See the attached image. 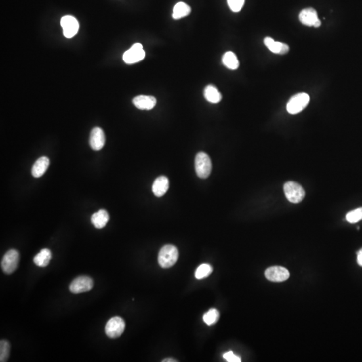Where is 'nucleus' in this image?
<instances>
[{
	"label": "nucleus",
	"instance_id": "1",
	"mask_svg": "<svg viewBox=\"0 0 362 362\" xmlns=\"http://www.w3.org/2000/svg\"><path fill=\"white\" fill-rule=\"evenodd\" d=\"M179 252L177 247L172 245H166L159 251L158 261L163 268L172 267L178 260Z\"/></svg>",
	"mask_w": 362,
	"mask_h": 362
},
{
	"label": "nucleus",
	"instance_id": "2",
	"mask_svg": "<svg viewBox=\"0 0 362 362\" xmlns=\"http://www.w3.org/2000/svg\"><path fill=\"white\" fill-rule=\"evenodd\" d=\"M286 198L292 203H299L305 197V190L297 182L289 181L283 187Z\"/></svg>",
	"mask_w": 362,
	"mask_h": 362
},
{
	"label": "nucleus",
	"instance_id": "3",
	"mask_svg": "<svg viewBox=\"0 0 362 362\" xmlns=\"http://www.w3.org/2000/svg\"><path fill=\"white\" fill-rule=\"evenodd\" d=\"M195 166L196 173L201 179H207L212 171V163L210 157L205 152H199L196 155Z\"/></svg>",
	"mask_w": 362,
	"mask_h": 362
},
{
	"label": "nucleus",
	"instance_id": "4",
	"mask_svg": "<svg viewBox=\"0 0 362 362\" xmlns=\"http://www.w3.org/2000/svg\"><path fill=\"white\" fill-rule=\"evenodd\" d=\"M310 97L306 93H299L293 95L287 104V110L289 114H297L302 112L309 104Z\"/></svg>",
	"mask_w": 362,
	"mask_h": 362
},
{
	"label": "nucleus",
	"instance_id": "5",
	"mask_svg": "<svg viewBox=\"0 0 362 362\" xmlns=\"http://www.w3.org/2000/svg\"><path fill=\"white\" fill-rule=\"evenodd\" d=\"M125 323L122 318L114 317L111 318L105 327V332L110 338L115 339L121 336L124 331Z\"/></svg>",
	"mask_w": 362,
	"mask_h": 362
},
{
	"label": "nucleus",
	"instance_id": "6",
	"mask_svg": "<svg viewBox=\"0 0 362 362\" xmlns=\"http://www.w3.org/2000/svg\"><path fill=\"white\" fill-rule=\"evenodd\" d=\"M20 261V253L16 249H10L5 253L1 261V268L7 274H12L16 271Z\"/></svg>",
	"mask_w": 362,
	"mask_h": 362
},
{
	"label": "nucleus",
	"instance_id": "7",
	"mask_svg": "<svg viewBox=\"0 0 362 362\" xmlns=\"http://www.w3.org/2000/svg\"><path fill=\"white\" fill-rule=\"evenodd\" d=\"M94 285L93 279L87 276H81L72 281L69 286L70 292L74 294L87 292L92 289Z\"/></svg>",
	"mask_w": 362,
	"mask_h": 362
},
{
	"label": "nucleus",
	"instance_id": "8",
	"mask_svg": "<svg viewBox=\"0 0 362 362\" xmlns=\"http://www.w3.org/2000/svg\"><path fill=\"white\" fill-rule=\"evenodd\" d=\"M299 19L302 24L309 27L313 26L315 28H319L321 25L317 11L312 7L302 9L299 13Z\"/></svg>",
	"mask_w": 362,
	"mask_h": 362
},
{
	"label": "nucleus",
	"instance_id": "9",
	"mask_svg": "<svg viewBox=\"0 0 362 362\" xmlns=\"http://www.w3.org/2000/svg\"><path fill=\"white\" fill-rule=\"evenodd\" d=\"M145 51L142 44L136 43L123 54V59L125 63L134 64L145 58Z\"/></svg>",
	"mask_w": 362,
	"mask_h": 362
},
{
	"label": "nucleus",
	"instance_id": "10",
	"mask_svg": "<svg viewBox=\"0 0 362 362\" xmlns=\"http://www.w3.org/2000/svg\"><path fill=\"white\" fill-rule=\"evenodd\" d=\"M265 276L268 281L281 283L289 279L290 273L287 268L282 266H272L265 271Z\"/></svg>",
	"mask_w": 362,
	"mask_h": 362
},
{
	"label": "nucleus",
	"instance_id": "11",
	"mask_svg": "<svg viewBox=\"0 0 362 362\" xmlns=\"http://www.w3.org/2000/svg\"><path fill=\"white\" fill-rule=\"evenodd\" d=\"M63 33L68 39L73 37L77 34L79 29V24L77 19L72 16H65L60 21Z\"/></svg>",
	"mask_w": 362,
	"mask_h": 362
},
{
	"label": "nucleus",
	"instance_id": "12",
	"mask_svg": "<svg viewBox=\"0 0 362 362\" xmlns=\"http://www.w3.org/2000/svg\"><path fill=\"white\" fill-rule=\"evenodd\" d=\"M106 143L104 131L99 127H95L91 131L89 137V144L95 151L102 150Z\"/></svg>",
	"mask_w": 362,
	"mask_h": 362
},
{
	"label": "nucleus",
	"instance_id": "13",
	"mask_svg": "<svg viewBox=\"0 0 362 362\" xmlns=\"http://www.w3.org/2000/svg\"><path fill=\"white\" fill-rule=\"evenodd\" d=\"M133 104L140 110H150L155 107L156 99L151 95H138L133 100Z\"/></svg>",
	"mask_w": 362,
	"mask_h": 362
},
{
	"label": "nucleus",
	"instance_id": "14",
	"mask_svg": "<svg viewBox=\"0 0 362 362\" xmlns=\"http://www.w3.org/2000/svg\"><path fill=\"white\" fill-rule=\"evenodd\" d=\"M169 188V179L165 176H161L156 178L154 181V183L152 184V192L156 197H161L165 195Z\"/></svg>",
	"mask_w": 362,
	"mask_h": 362
},
{
	"label": "nucleus",
	"instance_id": "15",
	"mask_svg": "<svg viewBox=\"0 0 362 362\" xmlns=\"http://www.w3.org/2000/svg\"><path fill=\"white\" fill-rule=\"evenodd\" d=\"M264 42L268 49L275 54L285 55L289 51V45L281 42H276L271 37L265 38Z\"/></svg>",
	"mask_w": 362,
	"mask_h": 362
},
{
	"label": "nucleus",
	"instance_id": "16",
	"mask_svg": "<svg viewBox=\"0 0 362 362\" xmlns=\"http://www.w3.org/2000/svg\"><path fill=\"white\" fill-rule=\"evenodd\" d=\"M49 163H50V161L47 156H42L39 158L32 166L31 171L32 176L34 178H39L43 176L46 171L47 170Z\"/></svg>",
	"mask_w": 362,
	"mask_h": 362
},
{
	"label": "nucleus",
	"instance_id": "17",
	"mask_svg": "<svg viewBox=\"0 0 362 362\" xmlns=\"http://www.w3.org/2000/svg\"><path fill=\"white\" fill-rule=\"evenodd\" d=\"M109 220H110V216H109L108 211L105 209H100L98 212L93 213L91 216V222L97 229L104 228Z\"/></svg>",
	"mask_w": 362,
	"mask_h": 362
},
{
	"label": "nucleus",
	"instance_id": "18",
	"mask_svg": "<svg viewBox=\"0 0 362 362\" xmlns=\"http://www.w3.org/2000/svg\"><path fill=\"white\" fill-rule=\"evenodd\" d=\"M52 258V253L50 249H42L34 258V263L39 267L45 268L49 265Z\"/></svg>",
	"mask_w": 362,
	"mask_h": 362
},
{
	"label": "nucleus",
	"instance_id": "19",
	"mask_svg": "<svg viewBox=\"0 0 362 362\" xmlns=\"http://www.w3.org/2000/svg\"><path fill=\"white\" fill-rule=\"evenodd\" d=\"M204 97L209 102L212 104H217L222 100V95L218 89L212 85H209L205 87L204 90Z\"/></svg>",
	"mask_w": 362,
	"mask_h": 362
},
{
	"label": "nucleus",
	"instance_id": "20",
	"mask_svg": "<svg viewBox=\"0 0 362 362\" xmlns=\"http://www.w3.org/2000/svg\"><path fill=\"white\" fill-rule=\"evenodd\" d=\"M191 12V7L184 2H179L175 5L173 11V18L175 20L183 18Z\"/></svg>",
	"mask_w": 362,
	"mask_h": 362
},
{
	"label": "nucleus",
	"instance_id": "21",
	"mask_svg": "<svg viewBox=\"0 0 362 362\" xmlns=\"http://www.w3.org/2000/svg\"><path fill=\"white\" fill-rule=\"evenodd\" d=\"M223 64L230 70H236L239 67V61L237 57L232 51L225 53L222 58Z\"/></svg>",
	"mask_w": 362,
	"mask_h": 362
},
{
	"label": "nucleus",
	"instance_id": "22",
	"mask_svg": "<svg viewBox=\"0 0 362 362\" xmlns=\"http://www.w3.org/2000/svg\"><path fill=\"white\" fill-rule=\"evenodd\" d=\"M213 272V267L210 264H203L196 270V279L201 280L208 277Z\"/></svg>",
	"mask_w": 362,
	"mask_h": 362
},
{
	"label": "nucleus",
	"instance_id": "23",
	"mask_svg": "<svg viewBox=\"0 0 362 362\" xmlns=\"http://www.w3.org/2000/svg\"><path fill=\"white\" fill-rule=\"evenodd\" d=\"M219 319H220V313L218 310L215 308H211L203 315V321L209 326L214 325L218 321Z\"/></svg>",
	"mask_w": 362,
	"mask_h": 362
},
{
	"label": "nucleus",
	"instance_id": "24",
	"mask_svg": "<svg viewBox=\"0 0 362 362\" xmlns=\"http://www.w3.org/2000/svg\"><path fill=\"white\" fill-rule=\"evenodd\" d=\"M10 354V344L7 340L0 342V362H5L9 359Z\"/></svg>",
	"mask_w": 362,
	"mask_h": 362
},
{
	"label": "nucleus",
	"instance_id": "25",
	"mask_svg": "<svg viewBox=\"0 0 362 362\" xmlns=\"http://www.w3.org/2000/svg\"><path fill=\"white\" fill-rule=\"evenodd\" d=\"M362 220V207L354 209L347 213L346 220L351 224L357 223Z\"/></svg>",
	"mask_w": 362,
	"mask_h": 362
},
{
	"label": "nucleus",
	"instance_id": "26",
	"mask_svg": "<svg viewBox=\"0 0 362 362\" xmlns=\"http://www.w3.org/2000/svg\"><path fill=\"white\" fill-rule=\"evenodd\" d=\"M245 0H228L230 9L234 12H239L244 5Z\"/></svg>",
	"mask_w": 362,
	"mask_h": 362
},
{
	"label": "nucleus",
	"instance_id": "27",
	"mask_svg": "<svg viewBox=\"0 0 362 362\" xmlns=\"http://www.w3.org/2000/svg\"><path fill=\"white\" fill-rule=\"evenodd\" d=\"M223 357L229 362H240L241 361V358L239 356L235 355L232 351L226 352L224 354Z\"/></svg>",
	"mask_w": 362,
	"mask_h": 362
},
{
	"label": "nucleus",
	"instance_id": "28",
	"mask_svg": "<svg viewBox=\"0 0 362 362\" xmlns=\"http://www.w3.org/2000/svg\"><path fill=\"white\" fill-rule=\"evenodd\" d=\"M357 262L358 265L362 267V248L357 253Z\"/></svg>",
	"mask_w": 362,
	"mask_h": 362
},
{
	"label": "nucleus",
	"instance_id": "29",
	"mask_svg": "<svg viewBox=\"0 0 362 362\" xmlns=\"http://www.w3.org/2000/svg\"><path fill=\"white\" fill-rule=\"evenodd\" d=\"M163 362H177L176 360L172 359V358H167V359H165L162 361Z\"/></svg>",
	"mask_w": 362,
	"mask_h": 362
}]
</instances>
